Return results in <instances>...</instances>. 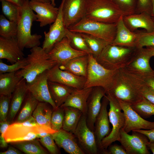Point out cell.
Here are the masks:
<instances>
[{"label": "cell", "instance_id": "6da1fadb", "mask_svg": "<svg viewBox=\"0 0 154 154\" xmlns=\"http://www.w3.org/2000/svg\"><path fill=\"white\" fill-rule=\"evenodd\" d=\"M145 84L143 78L123 68L118 70L113 85L108 92L117 99L131 105L143 98L141 92Z\"/></svg>", "mask_w": 154, "mask_h": 154}, {"label": "cell", "instance_id": "7a4b0ae2", "mask_svg": "<svg viewBox=\"0 0 154 154\" xmlns=\"http://www.w3.org/2000/svg\"><path fill=\"white\" fill-rule=\"evenodd\" d=\"M29 0H25L22 6L18 8L17 21L16 39L21 50L25 48H31L39 46L42 36L37 34H32L31 29L33 23L37 17L29 6Z\"/></svg>", "mask_w": 154, "mask_h": 154}, {"label": "cell", "instance_id": "3957f363", "mask_svg": "<svg viewBox=\"0 0 154 154\" xmlns=\"http://www.w3.org/2000/svg\"><path fill=\"white\" fill-rule=\"evenodd\" d=\"M30 51V53L26 58L27 64L15 72L17 76L25 79L27 84L31 82L40 74L57 64L49 58L42 47L35 46L31 48Z\"/></svg>", "mask_w": 154, "mask_h": 154}, {"label": "cell", "instance_id": "277c9868", "mask_svg": "<svg viewBox=\"0 0 154 154\" xmlns=\"http://www.w3.org/2000/svg\"><path fill=\"white\" fill-rule=\"evenodd\" d=\"M137 49L110 44L95 58L98 63L107 69L119 70L126 67L130 62Z\"/></svg>", "mask_w": 154, "mask_h": 154}, {"label": "cell", "instance_id": "5b68a950", "mask_svg": "<svg viewBox=\"0 0 154 154\" xmlns=\"http://www.w3.org/2000/svg\"><path fill=\"white\" fill-rule=\"evenodd\" d=\"M123 16L112 0H86L85 17L107 23H116Z\"/></svg>", "mask_w": 154, "mask_h": 154}, {"label": "cell", "instance_id": "8992f818", "mask_svg": "<svg viewBox=\"0 0 154 154\" xmlns=\"http://www.w3.org/2000/svg\"><path fill=\"white\" fill-rule=\"evenodd\" d=\"M55 131L48 127L37 124L33 116L24 122L10 124L4 134L7 143L33 140L38 138V135L46 132L53 133Z\"/></svg>", "mask_w": 154, "mask_h": 154}, {"label": "cell", "instance_id": "52a82bcc", "mask_svg": "<svg viewBox=\"0 0 154 154\" xmlns=\"http://www.w3.org/2000/svg\"><path fill=\"white\" fill-rule=\"evenodd\" d=\"M89 64L84 88L100 86L106 93L112 88L118 70L107 69L98 63L92 54H88Z\"/></svg>", "mask_w": 154, "mask_h": 154}, {"label": "cell", "instance_id": "ba28073f", "mask_svg": "<svg viewBox=\"0 0 154 154\" xmlns=\"http://www.w3.org/2000/svg\"><path fill=\"white\" fill-rule=\"evenodd\" d=\"M68 29L72 31L90 34L112 44L116 35V23H105L85 17Z\"/></svg>", "mask_w": 154, "mask_h": 154}, {"label": "cell", "instance_id": "9c48e42d", "mask_svg": "<svg viewBox=\"0 0 154 154\" xmlns=\"http://www.w3.org/2000/svg\"><path fill=\"white\" fill-rule=\"evenodd\" d=\"M106 95L109 101L110 109L108 114L112 127L110 134L102 141L101 151L106 149L113 142L119 141L120 131L125 123L124 115L118 100L108 92L106 93Z\"/></svg>", "mask_w": 154, "mask_h": 154}, {"label": "cell", "instance_id": "30bf717a", "mask_svg": "<svg viewBox=\"0 0 154 154\" xmlns=\"http://www.w3.org/2000/svg\"><path fill=\"white\" fill-rule=\"evenodd\" d=\"M120 132L119 141L127 154H150L147 147L149 139L145 135L135 131H132L131 134L129 135L123 128Z\"/></svg>", "mask_w": 154, "mask_h": 154}, {"label": "cell", "instance_id": "8fae6325", "mask_svg": "<svg viewBox=\"0 0 154 154\" xmlns=\"http://www.w3.org/2000/svg\"><path fill=\"white\" fill-rule=\"evenodd\" d=\"M86 116L82 114L73 134L85 153L96 154L99 151L94 132L88 126Z\"/></svg>", "mask_w": 154, "mask_h": 154}, {"label": "cell", "instance_id": "7c38bea8", "mask_svg": "<svg viewBox=\"0 0 154 154\" xmlns=\"http://www.w3.org/2000/svg\"><path fill=\"white\" fill-rule=\"evenodd\" d=\"M152 54L146 48H137L130 62L125 67L131 72L143 79L154 72L149 64Z\"/></svg>", "mask_w": 154, "mask_h": 154}, {"label": "cell", "instance_id": "4fadbf2b", "mask_svg": "<svg viewBox=\"0 0 154 154\" xmlns=\"http://www.w3.org/2000/svg\"><path fill=\"white\" fill-rule=\"evenodd\" d=\"M125 117V123L123 129L128 133L134 130L150 129L154 128V122L144 119L132 107L129 103L117 99Z\"/></svg>", "mask_w": 154, "mask_h": 154}, {"label": "cell", "instance_id": "5bb4252c", "mask_svg": "<svg viewBox=\"0 0 154 154\" xmlns=\"http://www.w3.org/2000/svg\"><path fill=\"white\" fill-rule=\"evenodd\" d=\"M63 0L59 8V12L55 21L50 26L49 31L44 32V39L42 48L47 53L54 45L65 37L66 28L64 26L62 12Z\"/></svg>", "mask_w": 154, "mask_h": 154}, {"label": "cell", "instance_id": "9a60e30c", "mask_svg": "<svg viewBox=\"0 0 154 154\" xmlns=\"http://www.w3.org/2000/svg\"><path fill=\"white\" fill-rule=\"evenodd\" d=\"M86 0H63L62 12L66 28L85 17Z\"/></svg>", "mask_w": 154, "mask_h": 154}, {"label": "cell", "instance_id": "2e32d148", "mask_svg": "<svg viewBox=\"0 0 154 154\" xmlns=\"http://www.w3.org/2000/svg\"><path fill=\"white\" fill-rule=\"evenodd\" d=\"M48 54L50 59L60 66L73 58L88 54L73 48L71 46L69 40L65 37L56 43Z\"/></svg>", "mask_w": 154, "mask_h": 154}, {"label": "cell", "instance_id": "e0dca14e", "mask_svg": "<svg viewBox=\"0 0 154 154\" xmlns=\"http://www.w3.org/2000/svg\"><path fill=\"white\" fill-rule=\"evenodd\" d=\"M49 81L58 83L78 89L84 88L86 78L79 76L68 71L61 69L56 64L46 71Z\"/></svg>", "mask_w": 154, "mask_h": 154}, {"label": "cell", "instance_id": "ac0fdd59", "mask_svg": "<svg viewBox=\"0 0 154 154\" xmlns=\"http://www.w3.org/2000/svg\"><path fill=\"white\" fill-rule=\"evenodd\" d=\"M46 71L39 75L31 82L27 83V87L29 91L39 102L48 103L54 110L57 108L51 96Z\"/></svg>", "mask_w": 154, "mask_h": 154}, {"label": "cell", "instance_id": "d6986e66", "mask_svg": "<svg viewBox=\"0 0 154 154\" xmlns=\"http://www.w3.org/2000/svg\"><path fill=\"white\" fill-rule=\"evenodd\" d=\"M106 94V92L103 88L94 87L87 100V123L88 127L94 132L96 120L101 109V100Z\"/></svg>", "mask_w": 154, "mask_h": 154}, {"label": "cell", "instance_id": "ffe728a7", "mask_svg": "<svg viewBox=\"0 0 154 154\" xmlns=\"http://www.w3.org/2000/svg\"><path fill=\"white\" fill-rule=\"evenodd\" d=\"M109 101L105 95L102 98L101 110L95 123L94 133L98 149L101 148V141L111 132L107 106Z\"/></svg>", "mask_w": 154, "mask_h": 154}, {"label": "cell", "instance_id": "44dd1931", "mask_svg": "<svg viewBox=\"0 0 154 154\" xmlns=\"http://www.w3.org/2000/svg\"><path fill=\"white\" fill-rule=\"evenodd\" d=\"M31 9L37 13L36 21L40 23V26L43 27L53 23L58 16L59 8L55 7L51 3L29 1Z\"/></svg>", "mask_w": 154, "mask_h": 154}, {"label": "cell", "instance_id": "7402d4cb", "mask_svg": "<svg viewBox=\"0 0 154 154\" xmlns=\"http://www.w3.org/2000/svg\"><path fill=\"white\" fill-rule=\"evenodd\" d=\"M16 38H7L0 37V59H6L11 64L23 58L24 54Z\"/></svg>", "mask_w": 154, "mask_h": 154}, {"label": "cell", "instance_id": "603a6c76", "mask_svg": "<svg viewBox=\"0 0 154 154\" xmlns=\"http://www.w3.org/2000/svg\"><path fill=\"white\" fill-rule=\"evenodd\" d=\"M123 17H121L116 23V35L112 44L123 47L137 48V32L130 30L125 24Z\"/></svg>", "mask_w": 154, "mask_h": 154}, {"label": "cell", "instance_id": "cb8c5ba5", "mask_svg": "<svg viewBox=\"0 0 154 154\" xmlns=\"http://www.w3.org/2000/svg\"><path fill=\"white\" fill-rule=\"evenodd\" d=\"M51 135L56 145L70 154H84L72 133L61 129Z\"/></svg>", "mask_w": 154, "mask_h": 154}, {"label": "cell", "instance_id": "d4e9b609", "mask_svg": "<svg viewBox=\"0 0 154 154\" xmlns=\"http://www.w3.org/2000/svg\"><path fill=\"white\" fill-rule=\"evenodd\" d=\"M123 19L126 26L132 31L142 28L147 32H154V22L151 15L147 13L142 12L124 16Z\"/></svg>", "mask_w": 154, "mask_h": 154}, {"label": "cell", "instance_id": "484cf974", "mask_svg": "<svg viewBox=\"0 0 154 154\" xmlns=\"http://www.w3.org/2000/svg\"><path fill=\"white\" fill-rule=\"evenodd\" d=\"M93 87L80 89L74 88L73 91L64 103L60 107H70L80 110L83 114L86 116L87 102Z\"/></svg>", "mask_w": 154, "mask_h": 154}, {"label": "cell", "instance_id": "4316f807", "mask_svg": "<svg viewBox=\"0 0 154 154\" xmlns=\"http://www.w3.org/2000/svg\"><path fill=\"white\" fill-rule=\"evenodd\" d=\"M29 92L26 80L22 78L12 93L7 121L10 123L20 109Z\"/></svg>", "mask_w": 154, "mask_h": 154}, {"label": "cell", "instance_id": "83f0119b", "mask_svg": "<svg viewBox=\"0 0 154 154\" xmlns=\"http://www.w3.org/2000/svg\"><path fill=\"white\" fill-rule=\"evenodd\" d=\"M88 64V54H87L73 58L63 65L59 66L61 70L86 78Z\"/></svg>", "mask_w": 154, "mask_h": 154}, {"label": "cell", "instance_id": "f1b7e54d", "mask_svg": "<svg viewBox=\"0 0 154 154\" xmlns=\"http://www.w3.org/2000/svg\"><path fill=\"white\" fill-rule=\"evenodd\" d=\"M48 85L51 98L57 108L60 107L64 103L74 88L49 80Z\"/></svg>", "mask_w": 154, "mask_h": 154}, {"label": "cell", "instance_id": "f546056e", "mask_svg": "<svg viewBox=\"0 0 154 154\" xmlns=\"http://www.w3.org/2000/svg\"><path fill=\"white\" fill-rule=\"evenodd\" d=\"M53 109L48 103L39 102L32 116L38 125L51 128V119Z\"/></svg>", "mask_w": 154, "mask_h": 154}, {"label": "cell", "instance_id": "4dcf8cb0", "mask_svg": "<svg viewBox=\"0 0 154 154\" xmlns=\"http://www.w3.org/2000/svg\"><path fill=\"white\" fill-rule=\"evenodd\" d=\"M22 78L17 76L15 72L0 74V95L11 98L12 93Z\"/></svg>", "mask_w": 154, "mask_h": 154}, {"label": "cell", "instance_id": "1f68e13d", "mask_svg": "<svg viewBox=\"0 0 154 154\" xmlns=\"http://www.w3.org/2000/svg\"><path fill=\"white\" fill-rule=\"evenodd\" d=\"M62 107L64 111L62 129L73 134L83 114L80 110L75 108Z\"/></svg>", "mask_w": 154, "mask_h": 154}, {"label": "cell", "instance_id": "d6a6232c", "mask_svg": "<svg viewBox=\"0 0 154 154\" xmlns=\"http://www.w3.org/2000/svg\"><path fill=\"white\" fill-rule=\"evenodd\" d=\"M13 146L27 154H48L37 139L10 143Z\"/></svg>", "mask_w": 154, "mask_h": 154}, {"label": "cell", "instance_id": "836d02e7", "mask_svg": "<svg viewBox=\"0 0 154 154\" xmlns=\"http://www.w3.org/2000/svg\"><path fill=\"white\" fill-rule=\"evenodd\" d=\"M39 101L29 91L24 100L23 107L15 122L21 123L31 116Z\"/></svg>", "mask_w": 154, "mask_h": 154}, {"label": "cell", "instance_id": "e575fe53", "mask_svg": "<svg viewBox=\"0 0 154 154\" xmlns=\"http://www.w3.org/2000/svg\"><path fill=\"white\" fill-rule=\"evenodd\" d=\"M65 37L69 40L70 44L74 49L85 52L88 54L92 52L80 33L72 31L66 28Z\"/></svg>", "mask_w": 154, "mask_h": 154}, {"label": "cell", "instance_id": "d590c367", "mask_svg": "<svg viewBox=\"0 0 154 154\" xmlns=\"http://www.w3.org/2000/svg\"><path fill=\"white\" fill-rule=\"evenodd\" d=\"M80 33L85 40L95 58L100 54L106 46L110 44L90 34L84 33Z\"/></svg>", "mask_w": 154, "mask_h": 154}, {"label": "cell", "instance_id": "8d00e7d4", "mask_svg": "<svg viewBox=\"0 0 154 154\" xmlns=\"http://www.w3.org/2000/svg\"><path fill=\"white\" fill-rule=\"evenodd\" d=\"M17 23L7 19L3 15H0V36L7 38H16Z\"/></svg>", "mask_w": 154, "mask_h": 154}, {"label": "cell", "instance_id": "74e56055", "mask_svg": "<svg viewBox=\"0 0 154 154\" xmlns=\"http://www.w3.org/2000/svg\"><path fill=\"white\" fill-rule=\"evenodd\" d=\"M131 105L143 118H148L154 115V104L143 97L138 102Z\"/></svg>", "mask_w": 154, "mask_h": 154}, {"label": "cell", "instance_id": "f35d334b", "mask_svg": "<svg viewBox=\"0 0 154 154\" xmlns=\"http://www.w3.org/2000/svg\"><path fill=\"white\" fill-rule=\"evenodd\" d=\"M1 1L2 11L4 15L10 21L17 23L19 7L5 0Z\"/></svg>", "mask_w": 154, "mask_h": 154}, {"label": "cell", "instance_id": "ab89813d", "mask_svg": "<svg viewBox=\"0 0 154 154\" xmlns=\"http://www.w3.org/2000/svg\"><path fill=\"white\" fill-rule=\"evenodd\" d=\"M122 12L123 16L135 13L137 0H112Z\"/></svg>", "mask_w": 154, "mask_h": 154}, {"label": "cell", "instance_id": "60d3db41", "mask_svg": "<svg viewBox=\"0 0 154 154\" xmlns=\"http://www.w3.org/2000/svg\"><path fill=\"white\" fill-rule=\"evenodd\" d=\"M64 115L63 107H60L53 110L51 119V129L57 131L62 129Z\"/></svg>", "mask_w": 154, "mask_h": 154}, {"label": "cell", "instance_id": "b9f144b4", "mask_svg": "<svg viewBox=\"0 0 154 154\" xmlns=\"http://www.w3.org/2000/svg\"><path fill=\"white\" fill-rule=\"evenodd\" d=\"M137 32L138 37L137 48L154 47V32Z\"/></svg>", "mask_w": 154, "mask_h": 154}, {"label": "cell", "instance_id": "7bdbcfd3", "mask_svg": "<svg viewBox=\"0 0 154 154\" xmlns=\"http://www.w3.org/2000/svg\"><path fill=\"white\" fill-rule=\"evenodd\" d=\"M26 58H24L11 65H7L0 60V74L9 72H15L23 68L27 64Z\"/></svg>", "mask_w": 154, "mask_h": 154}, {"label": "cell", "instance_id": "ee69618b", "mask_svg": "<svg viewBox=\"0 0 154 154\" xmlns=\"http://www.w3.org/2000/svg\"><path fill=\"white\" fill-rule=\"evenodd\" d=\"M11 98L5 95L0 96V121L7 120L10 106Z\"/></svg>", "mask_w": 154, "mask_h": 154}, {"label": "cell", "instance_id": "f6af8a7d", "mask_svg": "<svg viewBox=\"0 0 154 154\" xmlns=\"http://www.w3.org/2000/svg\"><path fill=\"white\" fill-rule=\"evenodd\" d=\"M39 141L41 144L51 154H58L59 151L51 134L40 138Z\"/></svg>", "mask_w": 154, "mask_h": 154}, {"label": "cell", "instance_id": "bcb514c9", "mask_svg": "<svg viewBox=\"0 0 154 154\" xmlns=\"http://www.w3.org/2000/svg\"><path fill=\"white\" fill-rule=\"evenodd\" d=\"M146 12L151 15V0H137L135 13Z\"/></svg>", "mask_w": 154, "mask_h": 154}, {"label": "cell", "instance_id": "7dc6e473", "mask_svg": "<svg viewBox=\"0 0 154 154\" xmlns=\"http://www.w3.org/2000/svg\"><path fill=\"white\" fill-rule=\"evenodd\" d=\"M107 150L106 149L104 154H127L125 149L122 145L117 144L110 145Z\"/></svg>", "mask_w": 154, "mask_h": 154}, {"label": "cell", "instance_id": "c3c4849f", "mask_svg": "<svg viewBox=\"0 0 154 154\" xmlns=\"http://www.w3.org/2000/svg\"><path fill=\"white\" fill-rule=\"evenodd\" d=\"M142 96L154 104V90L145 84L142 88L141 92Z\"/></svg>", "mask_w": 154, "mask_h": 154}, {"label": "cell", "instance_id": "681fc988", "mask_svg": "<svg viewBox=\"0 0 154 154\" xmlns=\"http://www.w3.org/2000/svg\"><path fill=\"white\" fill-rule=\"evenodd\" d=\"M133 131H137L145 135L148 138L149 142H154V128L149 130L139 129Z\"/></svg>", "mask_w": 154, "mask_h": 154}, {"label": "cell", "instance_id": "f907efd6", "mask_svg": "<svg viewBox=\"0 0 154 154\" xmlns=\"http://www.w3.org/2000/svg\"><path fill=\"white\" fill-rule=\"evenodd\" d=\"M0 154H21V151L15 147L10 146L8 149L5 151L0 152Z\"/></svg>", "mask_w": 154, "mask_h": 154}, {"label": "cell", "instance_id": "816d5d0a", "mask_svg": "<svg viewBox=\"0 0 154 154\" xmlns=\"http://www.w3.org/2000/svg\"><path fill=\"white\" fill-rule=\"evenodd\" d=\"M143 79L146 84L154 90V72L152 75L145 78Z\"/></svg>", "mask_w": 154, "mask_h": 154}, {"label": "cell", "instance_id": "f5cc1de1", "mask_svg": "<svg viewBox=\"0 0 154 154\" xmlns=\"http://www.w3.org/2000/svg\"><path fill=\"white\" fill-rule=\"evenodd\" d=\"M0 147L2 148L7 147L8 145V143L6 141L4 137V131H0Z\"/></svg>", "mask_w": 154, "mask_h": 154}, {"label": "cell", "instance_id": "db71d44e", "mask_svg": "<svg viewBox=\"0 0 154 154\" xmlns=\"http://www.w3.org/2000/svg\"><path fill=\"white\" fill-rule=\"evenodd\" d=\"M3 0H0V1ZM9 2L18 7H21L23 5L25 0H4Z\"/></svg>", "mask_w": 154, "mask_h": 154}, {"label": "cell", "instance_id": "11a10c76", "mask_svg": "<svg viewBox=\"0 0 154 154\" xmlns=\"http://www.w3.org/2000/svg\"><path fill=\"white\" fill-rule=\"evenodd\" d=\"M147 147L149 149L151 150L153 154H154V142H149L147 144Z\"/></svg>", "mask_w": 154, "mask_h": 154}, {"label": "cell", "instance_id": "9f6ffc18", "mask_svg": "<svg viewBox=\"0 0 154 154\" xmlns=\"http://www.w3.org/2000/svg\"><path fill=\"white\" fill-rule=\"evenodd\" d=\"M151 15L154 17V0H151Z\"/></svg>", "mask_w": 154, "mask_h": 154}, {"label": "cell", "instance_id": "6f0895ef", "mask_svg": "<svg viewBox=\"0 0 154 154\" xmlns=\"http://www.w3.org/2000/svg\"><path fill=\"white\" fill-rule=\"evenodd\" d=\"M31 1H37L42 3H51V0H29Z\"/></svg>", "mask_w": 154, "mask_h": 154}, {"label": "cell", "instance_id": "680465c9", "mask_svg": "<svg viewBox=\"0 0 154 154\" xmlns=\"http://www.w3.org/2000/svg\"><path fill=\"white\" fill-rule=\"evenodd\" d=\"M150 51L152 56H154V47H147Z\"/></svg>", "mask_w": 154, "mask_h": 154}, {"label": "cell", "instance_id": "91938a15", "mask_svg": "<svg viewBox=\"0 0 154 154\" xmlns=\"http://www.w3.org/2000/svg\"><path fill=\"white\" fill-rule=\"evenodd\" d=\"M51 3L54 6H55L56 5V4L55 3V0H51Z\"/></svg>", "mask_w": 154, "mask_h": 154}, {"label": "cell", "instance_id": "94428289", "mask_svg": "<svg viewBox=\"0 0 154 154\" xmlns=\"http://www.w3.org/2000/svg\"><path fill=\"white\" fill-rule=\"evenodd\" d=\"M152 17V19L154 22V17Z\"/></svg>", "mask_w": 154, "mask_h": 154}]
</instances>
